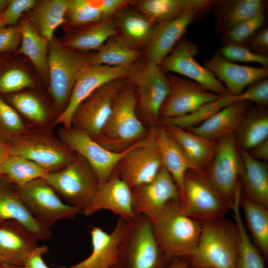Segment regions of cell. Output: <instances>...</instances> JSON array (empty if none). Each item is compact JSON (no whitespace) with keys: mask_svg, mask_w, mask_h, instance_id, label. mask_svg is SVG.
<instances>
[{"mask_svg":"<svg viewBox=\"0 0 268 268\" xmlns=\"http://www.w3.org/2000/svg\"><path fill=\"white\" fill-rule=\"evenodd\" d=\"M136 105L135 89L127 81L116 97L110 114L95 140L108 150L120 152L144 138L149 129L139 118Z\"/></svg>","mask_w":268,"mask_h":268,"instance_id":"6da1fadb","label":"cell"},{"mask_svg":"<svg viewBox=\"0 0 268 268\" xmlns=\"http://www.w3.org/2000/svg\"><path fill=\"white\" fill-rule=\"evenodd\" d=\"M153 232L167 260L189 257L200 237L202 225L183 210L179 199L169 202L152 221Z\"/></svg>","mask_w":268,"mask_h":268,"instance_id":"7a4b0ae2","label":"cell"},{"mask_svg":"<svg viewBox=\"0 0 268 268\" xmlns=\"http://www.w3.org/2000/svg\"><path fill=\"white\" fill-rule=\"evenodd\" d=\"M127 81L134 88L137 115L148 129L157 126L170 93L168 78L158 65L144 55L129 67Z\"/></svg>","mask_w":268,"mask_h":268,"instance_id":"3957f363","label":"cell"},{"mask_svg":"<svg viewBox=\"0 0 268 268\" xmlns=\"http://www.w3.org/2000/svg\"><path fill=\"white\" fill-rule=\"evenodd\" d=\"M9 155L36 163L49 172L66 167L76 153L46 129L33 128L7 141Z\"/></svg>","mask_w":268,"mask_h":268,"instance_id":"277c9868","label":"cell"},{"mask_svg":"<svg viewBox=\"0 0 268 268\" xmlns=\"http://www.w3.org/2000/svg\"><path fill=\"white\" fill-rule=\"evenodd\" d=\"M92 55L69 49L54 38L49 41V91L59 115L66 107L79 73L91 64Z\"/></svg>","mask_w":268,"mask_h":268,"instance_id":"5b68a950","label":"cell"},{"mask_svg":"<svg viewBox=\"0 0 268 268\" xmlns=\"http://www.w3.org/2000/svg\"><path fill=\"white\" fill-rule=\"evenodd\" d=\"M164 260H167L155 238L152 221L137 215L127 221L118 264L123 268H160Z\"/></svg>","mask_w":268,"mask_h":268,"instance_id":"8992f818","label":"cell"},{"mask_svg":"<svg viewBox=\"0 0 268 268\" xmlns=\"http://www.w3.org/2000/svg\"><path fill=\"white\" fill-rule=\"evenodd\" d=\"M66 203L82 211L96 193L99 183L92 167L76 153L63 169L50 172L43 179Z\"/></svg>","mask_w":268,"mask_h":268,"instance_id":"52a82bcc","label":"cell"},{"mask_svg":"<svg viewBox=\"0 0 268 268\" xmlns=\"http://www.w3.org/2000/svg\"><path fill=\"white\" fill-rule=\"evenodd\" d=\"M189 257L201 268H237V234L218 223L207 221L202 225L198 242Z\"/></svg>","mask_w":268,"mask_h":268,"instance_id":"ba28073f","label":"cell"},{"mask_svg":"<svg viewBox=\"0 0 268 268\" xmlns=\"http://www.w3.org/2000/svg\"><path fill=\"white\" fill-rule=\"evenodd\" d=\"M242 161L234 134L217 140L213 156L204 174L228 206H231L238 177L242 171Z\"/></svg>","mask_w":268,"mask_h":268,"instance_id":"9c48e42d","label":"cell"},{"mask_svg":"<svg viewBox=\"0 0 268 268\" xmlns=\"http://www.w3.org/2000/svg\"><path fill=\"white\" fill-rule=\"evenodd\" d=\"M163 166L155 126L149 129L146 135L133 145L116 170L131 189L150 182Z\"/></svg>","mask_w":268,"mask_h":268,"instance_id":"30bf717a","label":"cell"},{"mask_svg":"<svg viewBox=\"0 0 268 268\" xmlns=\"http://www.w3.org/2000/svg\"><path fill=\"white\" fill-rule=\"evenodd\" d=\"M14 188L32 215L50 229L58 221L72 219L82 212L64 201L43 179Z\"/></svg>","mask_w":268,"mask_h":268,"instance_id":"8fae6325","label":"cell"},{"mask_svg":"<svg viewBox=\"0 0 268 268\" xmlns=\"http://www.w3.org/2000/svg\"><path fill=\"white\" fill-rule=\"evenodd\" d=\"M127 83V78L114 79L95 90L75 108L71 126L95 140L110 114L116 97Z\"/></svg>","mask_w":268,"mask_h":268,"instance_id":"7c38bea8","label":"cell"},{"mask_svg":"<svg viewBox=\"0 0 268 268\" xmlns=\"http://www.w3.org/2000/svg\"><path fill=\"white\" fill-rule=\"evenodd\" d=\"M204 172L191 170L186 173L179 200L186 214L196 220L209 221L222 216L228 206Z\"/></svg>","mask_w":268,"mask_h":268,"instance_id":"4fadbf2b","label":"cell"},{"mask_svg":"<svg viewBox=\"0 0 268 268\" xmlns=\"http://www.w3.org/2000/svg\"><path fill=\"white\" fill-rule=\"evenodd\" d=\"M199 51L194 42L183 37L158 65L166 74L176 73L186 76L219 95L230 94L225 86L197 61L195 56Z\"/></svg>","mask_w":268,"mask_h":268,"instance_id":"5bb4252c","label":"cell"},{"mask_svg":"<svg viewBox=\"0 0 268 268\" xmlns=\"http://www.w3.org/2000/svg\"><path fill=\"white\" fill-rule=\"evenodd\" d=\"M58 136L86 160L95 172L99 185L110 177L120 160L133 146L122 152H113L103 147L84 132L72 126L59 128Z\"/></svg>","mask_w":268,"mask_h":268,"instance_id":"9a60e30c","label":"cell"},{"mask_svg":"<svg viewBox=\"0 0 268 268\" xmlns=\"http://www.w3.org/2000/svg\"><path fill=\"white\" fill-rule=\"evenodd\" d=\"M166 75L170 90L161 110L159 121L190 114L221 96L206 90L191 79L172 73Z\"/></svg>","mask_w":268,"mask_h":268,"instance_id":"2e32d148","label":"cell"},{"mask_svg":"<svg viewBox=\"0 0 268 268\" xmlns=\"http://www.w3.org/2000/svg\"><path fill=\"white\" fill-rule=\"evenodd\" d=\"M131 190L135 214L143 215L152 221L169 202L180 199L177 186L164 166L150 182Z\"/></svg>","mask_w":268,"mask_h":268,"instance_id":"e0dca14e","label":"cell"},{"mask_svg":"<svg viewBox=\"0 0 268 268\" xmlns=\"http://www.w3.org/2000/svg\"><path fill=\"white\" fill-rule=\"evenodd\" d=\"M129 67H112L89 65L80 72L74 84L68 102L59 114L54 126L60 124L69 128L71 127L72 115L79 104L97 88L117 79L127 78Z\"/></svg>","mask_w":268,"mask_h":268,"instance_id":"ac0fdd59","label":"cell"},{"mask_svg":"<svg viewBox=\"0 0 268 268\" xmlns=\"http://www.w3.org/2000/svg\"><path fill=\"white\" fill-rule=\"evenodd\" d=\"M213 3L192 8L174 20L158 25L144 51V56L159 65L183 37L189 25L206 15L211 9Z\"/></svg>","mask_w":268,"mask_h":268,"instance_id":"d6986e66","label":"cell"},{"mask_svg":"<svg viewBox=\"0 0 268 268\" xmlns=\"http://www.w3.org/2000/svg\"><path fill=\"white\" fill-rule=\"evenodd\" d=\"M101 210L111 211L126 221L136 216L133 208L131 189L116 169L106 182L99 185L82 212L89 216Z\"/></svg>","mask_w":268,"mask_h":268,"instance_id":"ffe728a7","label":"cell"},{"mask_svg":"<svg viewBox=\"0 0 268 268\" xmlns=\"http://www.w3.org/2000/svg\"><path fill=\"white\" fill-rule=\"evenodd\" d=\"M127 227V221L121 218L110 233L99 227H92L90 232L92 252L89 256L72 266L57 268H111L118 264Z\"/></svg>","mask_w":268,"mask_h":268,"instance_id":"44dd1931","label":"cell"},{"mask_svg":"<svg viewBox=\"0 0 268 268\" xmlns=\"http://www.w3.org/2000/svg\"><path fill=\"white\" fill-rule=\"evenodd\" d=\"M204 67L233 96L240 95L249 85L268 76V67L238 65L226 60L217 52L205 61Z\"/></svg>","mask_w":268,"mask_h":268,"instance_id":"7402d4cb","label":"cell"},{"mask_svg":"<svg viewBox=\"0 0 268 268\" xmlns=\"http://www.w3.org/2000/svg\"><path fill=\"white\" fill-rule=\"evenodd\" d=\"M35 236L17 221L0 224V264L22 268L30 254L38 246Z\"/></svg>","mask_w":268,"mask_h":268,"instance_id":"603a6c76","label":"cell"},{"mask_svg":"<svg viewBox=\"0 0 268 268\" xmlns=\"http://www.w3.org/2000/svg\"><path fill=\"white\" fill-rule=\"evenodd\" d=\"M132 3L114 16L115 36L129 47L144 52L157 25L136 10Z\"/></svg>","mask_w":268,"mask_h":268,"instance_id":"cb8c5ba5","label":"cell"},{"mask_svg":"<svg viewBox=\"0 0 268 268\" xmlns=\"http://www.w3.org/2000/svg\"><path fill=\"white\" fill-rule=\"evenodd\" d=\"M8 220L18 222L37 240H46L51 237L50 229L32 215L14 187L0 184V224Z\"/></svg>","mask_w":268,"mask_h":268,"instance_id":"d4e9b609","label":"cell"},{"mask_svg":"<svg viewBox=\"0 0 268 268\" xmlns=\"http://www.w3.org/2000/svg\"><path fill=\"white\" fill-rule=\"evenodd\" d=\"M267 2L262 0H214L211 9L215 20V37L221 36L236 25L266 10Z\"/></svg>","mask_w":268,"mask_h":268,"instance_id":"484cf974","label":"cell"},{"mask_svg":"<svg viewBox=\"0 0 268 268\" xmlns=\"http://www.w3.org/2000/svg\"><path fill=\"white\" fill-rule=\"evenodd\" d=\"M157 144L163 166L172 177L181 195L186 173L204 172L197 167L162 125L156 126Z\"/></svg>","mask_w":268,"mask_h":268,"instance_id":"4316f807","label":"cell"},{"mask_svg":"<svg viewBox=\"0 0 268 268\" xmlns=\"http://www.w3.org/2000/svg\"><path fill=\"white\" fill-rule=\"evenodd\" d=\"M251 103L237 101L224 107L199 126L187 130L209 140L234 134Z\"/></svg>","mask_w":268,"mask_h":268,"instance_id":"83f0119b","label":"cell"},{"mask_svg":"<svg viewBox=\"0 0 268 268\" xmlns=\"http://www.w3.org/2000/svg\"><path fill=\"white\" fill-rule=\"evenodd\" d=\"M214 0H136L132 5L151 22L160 25L174 20L194 8L210 4Z\"/></svg>","mask_w":268,"mask_h":268,"instance_id":"f1b7e54d","label":"cell"},{"mask_svg":"<svg viewBox=\"0 0 268 268\" xmlns=\"http://www.w3.org/2000/svg\"><path fill=\"white\" fill-rule=\"evenodd\" d=\"M162 126L179 144L194 164L204 172L213 156L216 142L174 125Z\"/></svg>","mask_w":268,"mask_h":268,"instance_id":"f546056e","label":"cell"},{"mask_svg":"<svg viewBox=\"0 0 268 268\" xmlns=\"http://www.w3.org/2000/svg\"><path fill=\"white\" fill-rule=\"evenodd\" d=\"M246 112L235 131L240 148L249 151L268 139V113L266 107L258 106Z\"/></svg>","mask_w":268,"mask_h":268,"instance_id":"4dcf8cb0","label":"cell"},{"mask_svg":"<svg viewBox=\"0 0 268 268\" xmlns=\"http://www.w3.org/2000/svg\"><path fill=\"white\" fill-rule=\"evenodd\" d=\"M243 165V183L249 198L268 207V169L264 161L253 158L248 151L239 149Z\"/></svg>","mask_w":268,"mask_h":268,"instance_id":"1f68e13d","label":"cell"},{"mask_svg":"<svg viewBox=\"0 0 268 268\" xmlns=\"http://www.w3.org/2000/svg\"><path fill=\"white\" fill-rule=\"evenodd\" d=\"M114 17L86 26L74 31L64 45L82 53L97 51L110 38L116 35Z\"/></svg>","mask_w":268,"mask_h":268,"instance_id":"d6a6232c","label":"cell"},{"mask_svg":"<svg viewBox=\"0 0 268 268\" xmlns=\"http://www.w3.org/2000/svg\"><path fill=\"white\" fill-rule=\"evenodd\" d=\"M70 0H44L37 2L32 9L30 21L38 33L51 41L55 29L67 22Z\"/></svg>","mask_w":268,"mask_h":268,"instance_id":"836d02e7","label":"cell"},{"mask_svg":"<svg viewBox=\"0 0 268 268\" xmlns=\"http://www.w3.org/2000/svg\"><path fill=\"white\" fill-rule=\"evenodd\" d=\"M19 26L22 42L19 52L29 58L44 79L49 80L48 63L49 41L38 33L30 20H25Z\"/></svg>","mask_w":268,"mask_h":268,"instance_id":"e575fe53","label":"cell"},{"mask_svg":"<svg viewBox=\"0 0 268 268\" xmlns=\"http://www.w3.org/2000/svg\"><path fill=\"white\" fill-rule=\"evenodd\" d=\"M143 55V51L129 47L115 35L93 53L91 64L128 67Z\"/></svg>","mask_w":268,"mask_h":268,"instance_id":"d590c367","label":"cell"},{"mask_svg":"<svg viewBox=\"0 0 268 268\" xmlns=\"http://www.w3.org/2000/svg\"><path fill=\"white\" fill-rule=\"evenodd\" d=\"M49 173L31 160L15 155H9L0 167V177H4L15 187L38 179H44Z\"/></svg>","mask_w":268,"mask_h":268,"instance_id":"8d00e7d4","label":"cell"},{"mask_svg":"<svg viewBox=\"0 0 268 268\" xmlns=\"http://www.w3.org/2000/svg\"><path fill=\"white\" fill-rule=\"evenodd\" d=\"M231 207L237 228V268H265L262 257L251 242L242 218L240 200L236 199Z\"/></svg>","mask_w":268,"mask_h":268,"instance_id":"74e56055","label":"cell"},{"mask_svg":"<svg viewBox=\"0 0 268 268\" xmlns=\"http://www.w3.org/2000/svg\"><path fill=\"white\" fill-rule=\"evenodd\" d=\"M10 105L21 115L34 128L46 129L51 122L48 111L36 95L22 92L11 95L8 98Z\"/></svg>","mask_w":268,"mask_h":268,"instance_id":"f35d334b","label":"cell"},{"mask_svg":"<svg viewBox=\"0 0 268 268\" xmlns=\"http://www.w3.org/2000/svg\"><path fill=\"white\" fill-rule=\"evenodd\" d=\"M242 207L246 222L259 248L268 254V210L267 207L249 198H245Z\"/></svg>","mask_w":268,"mask_h":268,"instance_id":"ab89813d","label":"cell"},{"mask_svg":"<svg viewBox=\"0 0 268 268\" xmlns=\"http://www.w3.org/2000/svg\"><path fill=\"white\" fill-rule=\"evenodd\" d=\"M237 101H240L239 95H221L217 100L201 106L194 112L185 116L161 120L158 125H174L188 130L199 126L218 111Z\"/></svg>","mask_w":268,"mask_h":268,"instance_id":"60d3db41","label":"cell"},{"mask_svg":"<svg viewBox=\"0 0 268 268\" xmlns=\"http://www.w3.org/2000/svg\"><path fill=\"white\" fill-rule=\"evenodd\" d=\"M266 19V11H262L236 25L220 36L222 47L240 45L264 27Z\"/></svg>","mask_w":268,"mask_h":268,"instance_id":"b9f144b4","label":"cell"},{"mask_svg":"<svg viewBox=\"0 0 268 268\" xmlns=\"http://www.w3.org/2000/svg\"><path fill=\"white\" fill-rule=\"evenodd\" d=\"M67 16L68 24L74 31L109 18L90 5L87 0H70Z\"/></svg>","mask_w":268,"mask_h":268,"instance_id":"7bdbcfd3","label":"cell"},{"mask_svg":"<svg viewBox=\"0 0 268 268\" xmlns=\"http://www.w3.org/2000/svg\"><path fill=\"white\" fill-rule=\"evenodd\" d=\"M28 128L18 112L0 97V137L7 141Z\"/></svg>","mask_w":268,"mask_h":268,"instance_id":"ee69618b","label":"cell"},{"mask_svg":"<svg viewBox=\"0 0 268 268\" xmlns=\"http://www.w3.org/2000/svg\"><path fill=\"white\" fill-rule=\"evenodd\" d=\"M222 57L231 62L256 63L268 67V57L254 53L240 45L222 47L216 51Z\"/></svg>","mask_w":268,"mask_h":268,"instance_id":"f6af8a7d","label":"cell"},{"mask_svg":"<svg viewBox=\"0 0 268 268\" xmlns=\"http://www.w3.org/2000/svg\"><path fill=\"white\" fill-rule=\"evenodd\" d=\"M34 85L31 77L24 70L12 68L0 76V92L12 93Z\"/></svg>","mask_w":268,"mask_h":268,"instance_id":"bcb514c9","label":"cell"},{"mask_svg":"<svg viewBox=\"0 0 268 268\" xmlns=\"http://www.w3.org/2000/svg\"><path fill=\"white\" fill-rule=\"evenodd\" d=\"M241 101L254 103L258 106L267 107L268 105V79L256 81L247 87L239 95Z\"/></svg>","mask_w":268,"mask_h":268,"instance_id":"7dc6e473","label":"cell"},{"mask_svg":"<svg viewBox=\"0 0 268 268\" xmlns=\"http://www.w3.org/2000/svg\"><path fill=\"white\" fill-rule=\"evenodd\" d=\"M37 1L35 0H12L0 14L5 25L16 26L23 13L32 9Z\"/></svg>","mask_w":268,"mask_h":268,"instance_id":"c3c4849f","label":"cell"},{"mask_svg":"<svg viewBox=\"0 0 268 268\" xmlns=\"http://www.w3.org/2000/svg\"><path fill=\"white\" fill-rule=\"evenodd\" d=\"M240 46L257 54L267 56L268 54V26H264L257 31Z\"/></svg>","mask_w":268,"mask_h":268,"instance_id":"681fc988","label":"cell"},{"mask_svg":"<svg viewBox=\"0 0 268 268\" xmlns=\"http://www.w3.org/2000/svg\"><path fill=\"white\" fill-rule=\"evenodd\" d=\"M88 3L108 18L113 17L133 0H87Z\"/></svg>","mask_w":268,"mask_h":268,"instance_id":"f907efd6","label":"cell"},{"mask_svg":"<svg viewBox=\"0 0 268 268\" xmlns=\"http://www.w3.org/2000/svg\"><path fill=\"white\" fill-rule=\"evenodd\" d=\"M21 40L19 25L3 28L0 30V52L14 49Z\"/></svg>","mask_w":268,"mask_h":268,"instance_id":"816d5d0a","label":"cell"},{"mask_svg":"<svg viewBox=\"0 0 268 268\" xmlns=\"http://www.w3.org/2000/svg\"><path fill=\"white\" fill-rule=\"evenodd\" d=\"M48 251L46 245L38 246L28 257L21 268H49L43 259Z\"/></svg>","mask_w":268,"mask_h":268,"instance_id":"f5cc1de1","label":"cell"},{"mask_svg":"<svg viewBox=\"0 0 268 268\" xmlns=\"http://www.w3.org/2000/svg\"><path fill=\"white\" fill-rule=\"evenodd\" d=\"M248 151L253 158L257 160L264 162L268 161V139Z\"/></svg>","mask_w":268,"mask_h":268,"instance_id":"db71d44e","label":"cell"},{"mask_svg":"<svg viewBox=\"0 0 268 268\" xmlns=\"http://www.w3.org/2000/svg\"><path fill=\"white\" fill-rule=\"evenodd\" d=\"M9 155L7 141L0 137V167Z\"/></svg>","mask_w":268,"mask_h":268,"instance_id":"11a10c76","label":"cell"},{"mask_svg":"<svg viewBox=\"0 0 268 268\" xmlns=\"http://www.w3.org/2000/svg\"><path fill=\"white\" fill-rule=\"evenodd\" d=\"M166 268H188V265L185 261L175 259L171 261V263Z\"/></svg>","mask_w":268,"mask_h":268,"instance_id":"9f6ffc18","label":"cell"},{"mask_svg":"<svg viewBox=\"0 0 268 268\" xmlns=\"http://www.w3.org/2000/svg\"><path fill=\"white\" fill-rule=\"evenodd\" d=\"M9 2V0H0V11L5 9Z\"/></svg>","mask_w":268,"mask_h":268,"instance_id":"6f0895ef","label":"cell"},{"mask_svg":"<svg viewBox=\"0 0 268 268\" xmlns=\"http://www.w3.org/2000/svg\"><path fill=\"white\" fill-rule=\"evenodd\" d=\"M5 25L4 21H3V20L2 19V17L1 15V14H0V30L4 28V26Z\"/></svg>","mask_w":268,"mask_h":268,"instance_id":"680465c9","label":"cell"},{"mask_svg":"<svg viewBox=\"0 0 268 268\" xmlns=\"http://www.w3.org/2000/svg\"><path fill=\"white\" fill-rule=\"evenodd\" d=\"M2 268H21L19 267H16L13 266H10L8 265H6L2 264H0Z\"/></svg>","mask_w":268,"mask_h":268,"instance_id":"91938a15","label":"cell"},{"mask_svg":"<svg viewBox=\"0 0 268 268\" xmlns=\"http://www.w3.org/2000/svg\"><path fill=\"white\" fill-rule=\"evenodd\" d=\"M111 268H123L122 266H121L119 264H117Z\"/></svg>","mask_w":268,"mask_h":268,"instance_id":"94428289","label":"cell"},{"mask_svg":"<svg viewBox=\"0 0 268 268\" xmlns=\"http://www.w3.org/2000/svg\"><path fill=\"white\" fill-rule=\"evenodd\" d=\"M0 268H2L0 264Z\"/></svg>","mask_w":268,"mask_h":268,"instance_id":"6125c7cd","label":"cell"}]
</instances>
